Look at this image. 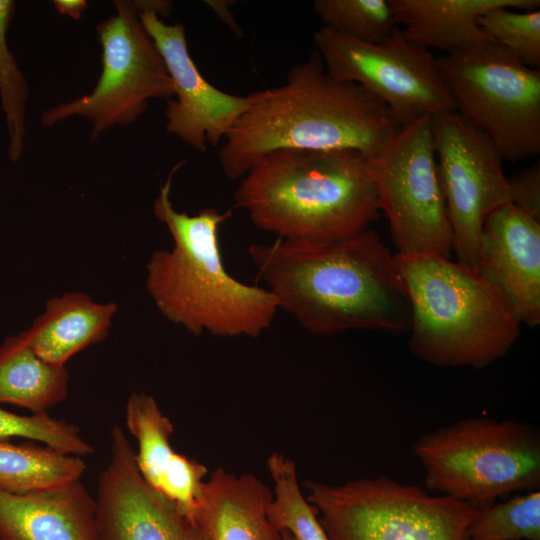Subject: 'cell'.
<instances>
[{
  "label": "cell",
  "instance_id": "obj_1",
  "mask_svg": "<svg viewBox=\"0 0 540 540\" xmlns=\"http://www.w3.org/2000/svg\"><path fill=\"white\" fill-rule=\"evenodd\" d=\"M248 254L278 308L312 334L410 329V302L394 254L369 229L327 242L252 244Z\"/></svg>",
  "mask_w": 540,
  "mask_h": 540
},
{
  "label": "cell",
  "instance_id": "obj_2",
  "mask_svg": "<svg viewBox=\"0 0 540 540\" xmlns=\"http://www.w3.org/2000/svg\"><path fill=\"white\" fill-rule=\"evenodd\" d=\"M246 97L218 154L232 180L281 149L352 150L370 158L400 129L377 97L329 74L316 50L289 70L284 84Z\"/></svg>",
  "mask_w": 540,
  "mask_h": 540
},
{
  "label": "cell",
  "instance_id": "obj_3",
  "mask_svg": "<svg viewBox=\"0 0 540 540\" xmlns=\"http://www.w3.org/2000/svg\"><path fill=\"white\" fill-rule=\"evenodd\" d=\"M181 165L170 172L153 203L154 215L174 245L152 253L147 292L167 320L196 336L257 337L271 326L277 301L268 289L242 283L227 272L218 231L228 214L206 208L188 215L173 207L172 177Z\"/></svg>",
  "mask_w": 540,
  "mask_h": 540
},
{
  "label": "cell",
  "instance_id": "obj_4",
  "mask_svg": "<svg viewBox=\"0 0 540 540\" xmlns=\"http://www.w3.org/2000/svg\"><path fill=\"white\" fill-rule=\"evenodd\" d=\"M234 199L257 228L295 242L355 235L380 212L366 158L352 150L270 152L241 178Z\"/></svg>",
  "mask_w": 540,
  "mask_h": 540
},
{
  "label": "cell",
  "instance_id": "obj_5",
  "mask_svg": "<svg viewBox=\"0 0 540 540\" xmlns=\"http://www.w3.org/2000/svg\"><path fill=\"white\" fill-rule=\"evenodd\" d=\"M411 309L409 348L440 367L484 368L505 356L521 324L472 270L438 254H394Z\"/></svg>",
  "mask_w": 540,
  "mask_h": 540
},
{
  "label": "cell",
  "instance_id": "obj_6",
  "mask_svg": "<svg viewBox=\"0 0 540 540\" xmlns=\"http://www.w3.org/2000/svg\"><path fill=\"white\" fill-rule=\"evenodd\" d=\"M413 454L429 490L476 509L540 487V432L520 421L461 420L423 435Z\"/></svg>",
  "mask_w": 540,
  "mask_h": 540
},
{
  "label": "cell",
  "instance_id": "obj_7",
  "mask_svg": "<svg viewBox=\"0 0 540 540\" xmlns=\"http://www.w3.org/2000/svg\"><path fill=\"white\" fill-rule=\"evenodd\" d=\"M304 484L329 540H469L478 510L385 475Z\"/></svg>",
  "mask_w": 540,
  "mask_h": 540
},
{
  "label": "cell",
  "instance_id": "obj_8",
  "mask_svg": "<svg viewBox=\"0 0 540 540\" xmlns=\"http://www.w3.org/2000/svg\"><path fill=\"white\" fill-rule=\"evenodd\" d=\"M437 64L454 109L486 134L503 159L540 152V69L489 40Z\"/></svg>",
  "mask_w": 540,
  "mask_h": 540
},
{
  "label": "cell",
  "instance_id": "obj_9",
  "mask_svg": "<svg viewBox=\"0 0 540 540\" xmlns=\"http://www.w3.org/2000/svg\"><path fill=\"white\" fill-rule=\"evenodd\" d=\"M366 165L397 253L450 258L453 233L438 175L432 116L401 127L379 153L366 158Z\"/></svg>",
  "mask_w": 540,
  "mask_h": 540
},
{
  "label": "cell",
  "instance_id": "obj_10",
  "mask_svg": "<svg viewBox=\"0 0 540 540\" xmlns=\"http://www.w3.org/2000/svg\"><path fill=\"white\" fill-rule=\"evenodd\" d=\"M117 14L97 26L102 72L90 94L46 110L41 122L53 126L72 116L93 125L91 141L115 125H129L150 99L174 96L172 80L153 40L144 29L135 1H114Z\"/></svg>",
  "mask_w": 540,
  "mask_h": 540
},
{
  "label": "cell",
  "instance_id": "obj_11",
  "mask_svg": "<svg viewBox=\"0 0 540 540\" xmlns=\"http://www.w3.org/2000/svg\"><path fill=\"white\" fill-rule=\"evenodd\" d=\"M313 39L327 72L377 97L399 128L426 115L455 110L437 58L399 28L379 43L353 40L324 26Z\"/></svg>",
  "mask_w": 540,
  "mask_h": 540
},
{
  "label": "cell",
  "instance_id": "obj_12",
  "mask_svg": "<svg viewBox=\"0 0 540 540\" xmlns=\"http://www.w3.org/2000/svg\"><path fill=\"white\" fill-rule=\"evenodd\" d=\"M439 180L457 262L476 273L478 243L487 217L511 202L503 157L481 130L455 110L432 117Z\"/></svg>",
  "mask_w": 540,
  "mask_h": 540
},
{
  "label": "cell",
  "instance_id": "obj_13",
  "mask_svg": "<svg viewBox=\"0 0 540 540\" xmlns=\"http://www.w3.org/2000/svg\"><path fill=\"white\" fill-rule=\"evenodd\" d=\"M139 19L159 51L172 80L176 99L167 101L169 133L205 152L225 139L247 106V97L226 93L199 72L187 47L183 23L168 25L159 19L168 4L162 0L135 1Z\"/></svg>",
  "mask_w": 540,
  "mask_h": 540
},
{
  "label": "cell",
  "instance_id": "obj_14",
  "mask_svg": "<svg viewBox=\"0 0 540 540\" xmlns=\"http://www.w3.org/2000/svg\"><path fill=\"white\" fill-rule=\"evenodd\" d=\"M110 439L95 498L97 540H209L196 521L145 482L120 425L112 426Z\"/></svg>",
  "mask_w": 540,
  "mask_h": 540
},
{
  "label": "cell",
  "instance_id": "obj_15",
  "mask_svg": "<svg viewBox=\"0 0 540 540\" xmlns=\"http://www.w3.org/2000/svg\"><path fill=\"white\" fill-rule=\"evenodd\" d=\"M476 274L520 324L540 323V221L512 202L485 220Z\"/></svg>",
  "mask_w": 540,
  "mask_h": 540
},
{
  "label": "cell",
  "instance_id": "obj_16",
  "mask_svg": "<svg viewBox=\"0 0 540 540\" xmlns=\"http://www.w3.org/2000/svg\"><path fill=\"white\" fill-rule=\"evenodd\" d=\"M95 512L80 480L29 494L0 489V540H97Z\"/></svg>",
  "mask_w": 540,
  "mask_h": 540
},
{
  "label": "cell",
  "instance_id": "obj_17",
  "mask_svg": "<svg viewBox=\"0 0 540 540\" xmlns=\"http://www.w3.org/2000/svg\"><path fill=\"white\" fill-rule=\"evenodd\" d=\"M272 498L253 474L217 468L203 483L194 519L209 540H282L267 516Z\"/></svg>",
  "mask_w": 540,
  "mask_h": 540
},
{
  "label": "cell",
  "instance_id": "obj_18",
  "mask_svg": "<svg viewBox=\"0 0 540 540\" xmlns=\"http://www.w3.org/2000/svg\"><path fill=\"white\" fill-rule=\"evenodd\" d=\"M404 36L425 48L451 54L492 40L478 19L496 7L537 10L539 0H390Z\"/></svg>",
  "mask_w": 540,
  "mask_h": 540
},
{
  "label": "cell",
  "instance_id": "obj_19",
  "mask_svg": "<svg viewBox=\"0 0 540 540\" xmlns=\"http://www.w3.org/2000/svg\"><path fill=\"white\" fill-rule=\"evenodd\" d=\"M114 302L98 303L83 292H66L46 302L45 309L19 336L45 361L59 366L106 338Z\"/></svg>",
  "mask_w": 540,
  "mask_h": 540
},
{
  "label": "cell",
  "instance_id": "obj_20",
  "mask_svg": "<svg viewBox=\"0 0 540 540\" xmlns=\"http://www.w3.org/2000/svg\"><path fill=\"white\" fill-rule=\"evenodd\" d=\"M66 366L39 357L19 336H7L0 344V403L46 413L68 394Z\"/></svg>",
  "mask_w": 540,
  "mask_h": 540
},
{
  "label": "cell",
  "instance_id": "obj_21",
  "mask_svg": "<svg viewBox=\"0 0 540 540\" xmlns=\"http://www.w3.org/2000/svg\"><path fill=\"white\" fill-rule=\"evenodd\" d=\"M86 471L82 457L47 445L0 441V489L29 494L79 481Z\"/></svg>",
  "mask_w": 540,
  "mask_h": 540
},
{
  "label": "cell",
  "instance_id": "obj_22",
  "mask_svg": "<svg viewBox=\"0 0 540 540\" xmlns=\"http://www.w3.org/2000/svg\"><path fill=\"white\" fill-rule=\"evenodd\" d=\"M125 420L138 444L137 468L145 482L157 492L177 455L170 444L173 423L151 395L136 391L127 400Z\"/></svg>",
  "mask_w": 540,
  "mask_h": 540
},
{
  "label": "cell",
  "instance_id": "obj_23",
  "mask_svg": "<svg viewBox=\"0 0 540 540\" xmlns=\"http://www.w3.org/2000/svg\"><path fill=\"white\" fill-rule=\"evenodd\" d=\"M267 467L274 482L267 516L279 531H289L295 540H329L322 528L316 508L302 495L294 461L272 453Z\"/></svg>",
  "mask_w": 540,
  "mask_h": 540
},
{
  "label": "cell",
  "instance_id": "obj_24",
  "mask_svg": "<svg viewBox=\"0 0 540 540\" xmlns=\"http://www.w3.org/2000/svg\"><path fill=\"white\" fill-rule=\"evenodd\" d=\"M324 27L347 38L379 43L397 28L390 0H315Z\"/></svg>",
  "mask_w": 540,
  "mask_h": 540
},
{
  "label": "cell",
  "instance_id": "obj_25",
  "mask_svg": "<svg viewBox=\"0 0 540 540\" xmlns=\"http://www.w3.org/2000/svg\"><path fill=\"white\" fill-rule=\"evenodd\" d=\"M469 540H540V491L477 510Z\"/></svg>",
  "mask_w": 540,
  "mask_h": 540
},
{
  "label": "cell",
  "instance_id": "obj_26",
  "mask_svg": "<svg viewBox=\"0 0 540 540\" xmlns=\"http://www.w3.org/2000/svg\"><path fill=\"white\" fill-rule=\"evenodd\" d=\"M14 10V1L0 0V101L8 128V154L16 162L23 152L29 87L6 40Z\"/></svg>",
  "mask_w": 540,
  "mask_h": 540
},
{
  "label": "cell",
  "instance_id": "obj_27",
  "mask_svg": "<svg viewBox=\"0 0 540 540\" xmlns=\"http://www.w3.org/2000/svg\"><path fill=\"white\" fill-rule=\"evenodd\" d=\"M478 25L494 42L531 68L540 67V11L493 8L478 19Z\"/></svg>",
  "mask_w": 540,
  "mask_h": 540
},
{
  "label": "cell",
  "instance_id": "obj_28",
  "mask_svg": "<svg viewBox=\"0 0 540 540\" xmlns=\"http://www.w3.org/2000/svg\"><path fill=\"white\" fill-rule=\"evenodd\" d=\"M12 437L36 440L80 457L94 453L93 446L81 436L75 424L53 418L47 412L22 416L0 407V441H9Z\"/></svg>",
  "mask_w": 540,
  "mask_h": 540
},
{
  "label": "cell",
  "instance_id": "obj_29",
  "mask_svg": "<svg viewBox=\"0 0 540 540\" xmlns=\"http://www.w3.org/2000/svg\"><path fill=\"white\" fill-rule=\"evenodd\" d=\"M511 202L527 215L540 221V164L532 166L508 178Z\"/></svg>",
  "mask_w": 540,
  "mask_h": 540
},
{
  "label": "cell",
  "instance_id": "obj_30",
  "mask_svg": "<svg viewBox=\"0 0 540 540\" xmlns=\"http://www.w3.org/2000/svg\"><path fill=\"white\" fill-rule=\"evenodd\" d=\"M205 3L211 7V9L218 15V17L226 24L228 25L234 33L241 34L240 29L230 11V7L232 5V1H225V0H207Z\"/></svg>",
  "mask_w": 540,
  "mask_h": 540
},
{
  "label": "cell",
  "instance_id": "obj_31",
  "mask_svg": "<svg viewBox=\"0 0 540 540\" xmlns=\"http://www.w3.org/2000/svg\"><path fill=\"white\" fill-rule=\"evenodd\" d=\"M53 4L60 14L68 15L76 20L87 7V2L83 0H55Z\"/></svg>",
  "mask_w": 540,
  "mask_h": 540
},
{
  "label": "cell",
  "instance_id": "obj_32",
  "mask_svg": "<svg viewBox=\"0 0 540 540\" xmlns=\"http://www.w3.org/2000/svg\"><path fill=\"white\" fill-rule=\"evenodd\" d=\"M282 540H295L292 534L287 530H281L280 531Z\"/></svg>",
  "mask_w": 540,
  "mask_h": 540
}]
</instances>
